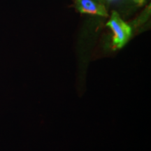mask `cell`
I'll return each instance as SVG.
<instances>
[{
	"label": "cell",
	"instance_id": "cell-1",
	"mask_svg": "<svg viewBox=\"0 0 151 151\" xmlns=\"http://www.w3.org/2000/svg\"><path fill=\"white\" fill-rule=\"evenodd\" d=\"M106 25L113 31V46L118 48L123 46L131 36V27L122 20L116 11H113L110 20L107 22Z\"/></svg>",
	"mask_w": 151,
	"mask_h": 151
},
{
	"label": "cell",
	"instance_id": "cell-2",
	"mask_svg": "<svg viewBox=\"0 0 151 151\" xmlns=\"http://www.w3.org/2000/svg\"><path fill=\"white\" fill-rule=\"evenodd\" d=\"M75 5L77 10L81 14L108 16V12L104 6L94 0H76Z\"/></svg>",
	"mask_w": 151,
	"mask_h": 151
},
{
	"label": "cell",
	"instance_id": "cell-3",
	"mask_svg": "<svg viewBox=\"0 0 151 151\" xmlns=\"http://www.w3.org/2000/svg\"><path fill=\"white\" fill-rule=\"evenodd\" d=\"M133 1L139 5H142L145 2V0H133Z\"/></svg>",
	"mask_w": 151,
	"mask_h": 151
}]
</instances>
